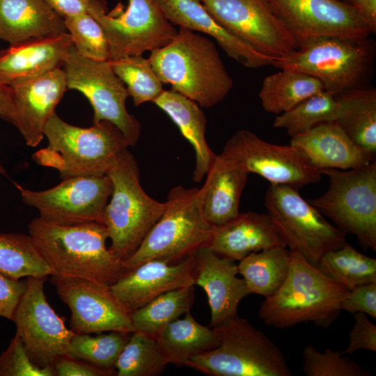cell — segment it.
Here are the masks:
<instances>
[{
	"mask_svg": "<svg viewBox=\"0 0 376 376\" xmlns=\"http://www.w3.org/2000/svg\"><path fill=\"white\" fill-rule=\"evenodd\" d=\"M28 228L36 249L53 275L111 285L126 272L123 260L107 246L109 233L104 224H58L39 217Z\"/></svg>",
	"mask_w": 376,
	"mask_h": 376,
	"instance_id": "1",
	"label": "cell"
},
{
	"mask_svg": "<svg viewBox=\"0 0 376 376\" xmlns=\"http://www.w3.org/2000/svg\"><path fill=\"white\" fill-rule=\"evenodd\" d=\"M148 60L162 84L201 107L223 101L233 87L215 43L184 26L167 45L152 51Z\"/></svg>",
	"mask_w": 376,
	"mask_h": 376,
	"instance_id": "2",
	"label": "cell"
},
{
	"mask_svg": "<svg viewBox=\"0 0 376 376\" xmlns=\"http://www.w3.org/2000/svg\"><path fill=\"white\" fill-rule=\"evenodd\" d=\"M347 292L300 254L290 251L285 281L273 295L265 298L258 315L266 325L279 329L308 322L327 328L339 316Z\"/></svg>",
	"mask_w": 376,
	"mask_h": 376,
	"instance_id": "3",
	"label": "cell"
},
{
	"mask_svg": "<svg viewBox=\"0 0 376 376\" xmlns=\"http://www.w3.org/2000/svg\"><path fill=\"white\" fill-rule=\"evenodd\" d=\"M43 132L48 145L34 152L33 159L56 169L63 179L106 175L117 155L130 146L121 131L109 121L81 127L65 122L56 112Z\"/></svg>",
	"mask_w": 376,
	"mask_h": 376,
	"instance_id": "4",
	"label": "cell"
},
{
	"mask_svg": "<svg viewBox=\"0 0 376 376\" xmlns=\"http://www.w3.org/2000/svg\"><path fill=\"white\" fill-rule=\"evenodd\" d=\"M164 210L139 247L123 261L128 272L150 260L179 263L207 246L214 226L205 218L199 188L173 187Z\"/></svg>",
	"mask_w": 376,
	"mask_h": 376,
	"instance_id": "5",
	"label": "cell"
},
{
	"mask_svg": "<svg viewBox=\"0 0 376 376\" xmlns=\"http://www.w3.org/2000/svg\"><path fill=\"white\" fill-rule=\"evenodd\" d=\"M106 175L113 189L104 224L111 241L109 249L123 261L139 247L162 214L165 204L143 190L136 160L127 148L117 155Z\"/></svg>",
	"mask_w": 376,
	"mask_h": 376,
	"instance_id": "6",
	"label": "cell"
},
{
	"mask_svg": "<svg viewBox=\"0 0 376 376\" xmlns=\"http://www.w3.org/2000/svg\"><path fill=\"white\" fill-rule=\"evenodd\" d=\"M219 344L185 366L211 376H291L276 344L238 314L213 327Z\"/></svg>",
	"mask_w": 376,
	"mask_h": 376,
	"instance_id": "7",
	"label": "cell"
},
{
	"mask_svg": "<svg viewBox=\"0 0 376 376\" xmlns=\"http://www.w3.org/2000/svg\"><path fill=\"white\" fill-rule=\"evenodd\" d=\"M376 46L370 37L325 38L275 59L272 65L308 74L335 95L368 87L374 70Z\"/></svg>",
	"mask_w": 376,
	"mask_h": 376,
	"instance_id": "8",
	"label": "cell"
},
{
	"mask_svg": "<svg viewBox=\"0 0 376 376\" xmlns=\"http://www.w3.org/2000/svg\"><path fill=\"white\" fill-rule=\"evenodd\" d=\"M265 205L285 246L315 267L325 253L347 242L346 234L329 223L298 189L271 184Z\"/></svg>",
	"mask_w": 376,
	"mask_h": 376,
	"instance_id": "9",
	"label": "cell"
},
{
	"mask_svg": "<svg viewBox=\"0 0 376 376\" xmlns=\"http://www.w3.org/2000/svg\"><path fill=\"white\" fill-rule=\"evenodd\" d=\"M327 190L308 201L345 234L376 251V162L348 170L322 169Z\"/></svg>",
	"mask_w": 376,
	"mask_h": 376,
	"instance_id": "10",
	"label": "cell"
},
{
	"mask_svg": "<svg viewBox=\"0 0 376 376\" xmlns=\"http://www.w3.org/2000/svg\"><path fill=\"white\" fill-rule=\"evenodd\" d=\"M88 13L104 31L111 60L151 52L167 45L178 32L155 0H128L125 10L118 3L109 13L106 1L92 0Z\"/></svg>",
	"mask_w": 376,
	"mask_h": 376,
	"instance_id": "11",
	"label": "cell"
},
{
	"mask_svg": "<svg viewBox=\"0 0 376 376\" xmlns=\"http://www.w3.org/2000/svg\"><path fill=\"white\" fill-rule=\"evenodd\" d=\"M62 66L67 88L79 91L89 101L93 109V123L111 122L121 131L130 146H135L141 126L126 108L128 91L109 61L86 58L72 45Z\"/></svg>",
	"mask_w": 376,
	"mask_h": 376,
	"instance_id": "12",
	"label": "cell"
},
{
	"mask_svg": "<svg viewBox=\"0 0 376 376\" xmlns=\"http://www.w3.org/2000/svg\"><path fill=\"white\" fill-rule=\"evenodd\" d=\"M47 277H26V285L13 313L16 335L33 363L53 366L66 355L75 332L68 329L46 299L44 283Z\"/></svg>",
	"mask_w": 376,
	"mask_h": 376,
	"instance_id": "13",
	"label": "cell"
},
{
	"mask_svg": "<svg viewBox=\"0 0 376 376\" xmlns=\"http://www.w3.org/2000/svg\"><path fill=\"white\" fill-rule=\"evenodd\" d=\"M219 155L239 164L249 173L260 175L271 184L296 189L319 182L322 175L321 170L314 167L290 144L267 142L247 130L236 132Z\"/></svg>",
	"mask_w": 376,
	"mask_h": 376,
	"instance_id": "14",
	"label": "cell"
},
{
	"mask_svg": "<svg viewBox=\"0 0 376 376\" xmlns=\"http://www.w3.org/2000/svg\"><path fill=\"white\" fill-rule=\"evenodd\" d=\"M15 185L24 204L37 209L41 218L58 224H104V210L113 189L107 175L68 178L43 191Z\"/></svg>",
	"mask_w": 376,
	"mask_h": 376,
	"instance_id": "15",
	"label": "cell"
},
{
	"mask_svg": "<svg viewBox=\"0 0 376 376\" xmlns=\"http://www.w3.org/2000/svg\"><path fill=\"white\" fill-rule=\"evenodd\" d=\"M298 48L325 38H364L373 34L341 0H267Z\"/></svg>",
	"mask_w": 376,
	"mask_h": 376,
	"instance_id": "16",
	"label": "cell"
},
{
	"mask_svg": "<svg viewBox=\"0 0 376 376\" xmlns=\"http://www.w3.org/2000/svg\"><path fill=\"white\" fill-rule=\"evenodd\" d=\"M223 27L274 60L298 49L267 0H198Z\"/></svg>",
	"mask_w": 376,
	"mask_h": 376,
	"instance_id": "17",
	"label": "cell"
},
{
	"mask_svg": "<svg viewBox=\"0 0 376 376\" xmlns=\"http://www.w3.org/2000/svg\"><path fill=\"white\" fill-rule=\"evenodd\" d=\"M51 281L71 311L70 329L75 334L134 331L132 312L113 294L110 285L58 275H52Z\"/></svg>",
	"mask_w": 376,
	"mask_h": 376,
	"instance_id": "18",
	"label": "cell"
},
{
	"mask_svg": "<svg viewBox=\"0 0 376 376\" xmlns=\"http://www.w3.org/2000/svg\"><path fill=\"white\" fill-rule=\"evenodd\" d=\"M8 86L14 112L13 124L26 144L36 147L45 137V124L68 89L65 72L58 68Z\"/></svg>",
	"mask_w": 376,
	"mask_h": 376,
	"instance_id": "19",
	"label": "cell"
},
{
	"mask_svg": "<svg viewBox=\"0 0 376 376\" xmlns=\"http://www.w3.org/2000/svg\"><path fill=\"white\" fill-rule=\"evenodd\" d=\"M238 274L235 261L219 256L207 246L194 255V282L207 295L211 327L237 315L240 301L251 294Z\"/></svg>",
	"mask_w": 376,
	"mask_h": 376,
	"instance_id": "20",
	"label": "cell"
},
{
	"mask_svg": "<svg viewBox=\"0 0 376 376\" xmlns=\"http://www.w3.org/2000/svg\"><path fill=\"white\" fill-rule=\"evenodd\" d=\"M194 285L193 255L175 263L146 261L126 272L110 288L132 312L163 293Z\"/></svg>",
	"mask_w": 376,
	"mask_h": 376,
	"instance_id": "21",
	"label": "cell"
},
{
	"mask_svg": "<svg viewBox=\"0 0 376 376\" xmlns=\"http://www.w3.org/2000/svg\"><path fill=\"white\" fill-rule=\"evenodd\" d=\"M72 45L68 32L10 44L0 51V83L8 86L61 68Z\"/></svg>",
	"mask_w": 376,
	"mask_h": 376,
	"instance_id": "22",
	"label": "cell"
},
{
	"mask_svg": "<svg viewBox=\"0 0 376 376\" xmlns=\"http://www.w3.org/2000/svg\"><path fill=\"white\" fill-rule=\"evenodd\" d=\"M169 22L212 37L231 58L246 68L272 65L274 59L253 49L219 24L198 0H155Z\"/></svg>",
	"mask_w": 376,
	"mask_h": 376,
	"instance_id": "23",
	"label": "cell"
},
{
	"mask_svg": "<svg viewBox=\"0 0 376 376\" xmlns=\"http://www.w3.org/2000/svg\"><path fill=\"white\" fill-rule=\"evenodd\" d=\"M290 144L320 170H348L375 161L349 137L336 121L321 124L291 137Z\"/></svg>",
	"mask_w": 376,
	"mask_h": 376,
	"instance_id": "24",
	"label": "cell"
},
{
	"mask_svg": "<svg viewBox=\"0 0 376 376\" xmlns=\"http://www.w3.org/2000/svg\"><path fill=\"white\" fill-rule=\"evenodd\" d=\"M277 246H285L269 215L248 212L214 226L207 247L221 256L240 261L251 253Z\"/></svg>",
	"mask_w": 376,
	"mask_h": 376,
	"instance_id": "25",
	"label": "cell"
},
{
	"mask_svg": "<svg viewBox=\"0 0 376 376\" xmlns=\"http://www.w3.org/2000/svg\"><path fill=\"white\" fill-rule=\"evenodd\" d=\"M248 175L239 164L217 155L200 188L203 213L209 223L219 226L240 214V198Z\"/></svg>",
	"mask_w": 376,
	"mask_h": 376,
	"instance_id": "26",
	"label": "cell"
},
{
	"mask_svg": "<svg viewBox=\"0 0 376 376\" xmlns=\"http://www.w3.org/2000/svg\"><path fill=\"white\" fill-rule=\"evenodd\" d=\"M65 32L64 18L45 0H0V39L10 44Z\"/></svg>",
	"mask_w": 376,
	"mask_h": 376,
	"instance_id": "27",
	"label": "cell"
},
{
	"mask_svg": "<svg viewBox=\"0 0 376 376\" xmlns=\"http://www.w3.org/2000/svg\"><path fill=\"white\" fill-rule=\"evenodd\" d=\"M153 103L168 115L192 146L196 155L193 180L201 182L217 156L206 141L203 111L196 102L173 90L164 91Z\"/></svg>",
	"mask_w": 376,
	"mask_h": 376,
	"instance_id": "28",
	"label": "cell"
},
{
	"mask_svg": "<svg viewBox=\"0 0 376 376\" xmlns=\"http://www.w3.org/2000/svg\"><path fill=\"white\" fill-rule=\"evenodd\" d=\"M169 363L182 366L191 358L217 347L213 329L198 323L190 311L163 327L155 336Z\"/></svg>",
	"mask_w": 376,
	"mask_h": 376,
	"instance_id": "29",
	"label": "cell"
},
{
	"mask_svg": "<svg viewBox=\"0 0 376 376\" xmlns=\"http://www.w3.org/2000/svg\"><path fill=\"white\" fill-rule=\"evenodd\" d=\"M340 102L336 122L358 146L376 156V90L363 88L336 95Z\"/></svg>",
	"mask_w": 376,
	"mask_h": 376,
	"instance_id": "30",
	"label": "cell"
},
{
	"mask_svg": "<svg viewBox=\"0 0 376 376\" xmlns=\"http://www.w3.org/2000/svg\"><path fill=\"white\" fill-rule=\"evenodd\" d=\"M280 70L264 79L259 91L261 105L268 113L281 114L324 90L320 80L308 74Z\"/></svg>",
	"mask_w": 376,
	"mask_h": 376,
	"instance_id": "31",
	"label": "cell"
},
{
	"mask_svg": "<svg viewBox=\"0 0 376 376\" xmlns=\"http://www.w3.org/2000/svg\"><path fill=\"white\" fill-rule=\"evenodd\" d=\"M290 263V250L277 246L249 254L239 261L237 268L250 293L267 298L283 285Z\"/></svg>",
	"mask_w": 376,
	"mask_h": 376,
	"instance_id": "32",
	"label": "cell"
},
{
	"mask_svg": "<svg viewBox=\"0 0 376 376\" xmlns=\"http://www.w3.org/2000/svg\"><path fill=\"white\" fill-rule=\"evenodd\" d=\"M316 267L347 290L376 283V259L359 252L347 242L325 253Z\"/></svg>",
	"mask_w": 376,
	"mask_h": 376,
	"instance_id": "33",
	"label": "cell"
},
{
	"mask_svg": "<svg viewBox=\"0 0 376 376\" xmlns=\"http://www.w3.org/2000/svg\"><path fill=\"white\" fill-rule=\"evenodd\" d=\"M194 285L163 293L131 313L134 331L155 335L166 324L190 311Z\"/></svg>",
	"mask_w": 376,
	"mask_h": 376,
	"instance_id": "34",
	"label": "cell"
},
{
	"mask_svg": "<svg viewBox=\"0 0 376 376\" xmlns=\"http://www.w3.org/2000/svg\"><path fill=\"white\" fill-rule=\"evenodd\" d=\"M0 272L16 280L54 274L30 235L19 233H0Z\"/></svg>",
	"mask_w": 376,
	"mask_h": 376,
	"instance_id": "35",
	"label": "cell"
},
{
	"mask_svg": "<svg viewBox=\"0 0 376 376\" xmlns=\"http://www.w3.org/2000/svg\"><path fill=\"white\" fill-rule=\"evenodd\" d=\"M339 111L340 102L336 95L324 90L276 115L273 127L285 130L293 137L321 124L336 121Z\"/></svg>",
	"mask_w": 376,
	"mask_h": 376,
	"instance_id": "36",
	"label": "cell"
},
{
	"mask_svg": "<svg viewBox=\"0 0 376 376\" xmlns=\"http://www.w3.org/2000/svg\"><path fill=\"white\" fill-rule=\"evenodd\" d=\"M168 364L155 336L134 331L114 368L118 376H156L160 375Z\"/></svg>",
	"mask_w": 376,
	"mask_h": 376,
	"instance_id": "37",
	"label": "cell"
},
{
	"mask_svg": "<svg viewBox=\"0 0 376 376\" xmlns=\"http://www.w3.org/2000/svg\"><path fill=\"white\" fill-rule=\"evenodd\" d=\"M113 72L125 85L133 103L138 107L154 101L164 91L148 58L142 55L109 60Z\"/></svg>",
	"mask_w": 376,
	"mask_h": 376,
	"instance_id": "38",
	"label": "cell"
},
{
	"mask_svg": "<svg viewBox=\"0 0 376 376\" xmlns=\"http://www.w3.org/2000/svg\"><path fill=\"white\" fill-rule=\"evenodd\" d=\"M131 333L111 331L109 334H75L67 355L95 366L115 370L117 359Z\"/></svg>",
	"mask_w": 376,
	"mask_h": 376,
	"instance_id": "39",
	"label": "cell"
},
{
	"mask_svg": "<svg viewBox=\"0 0 376 376\" xmlns=\"http://www.w3.org/2000/svg\"><path fill=\"white\" fill-rule=\"evenodd\" d=\"M68 33L77 52L96 61L111 60L109 46L104 31L88 13L64 18Z\"/></svg>",
	"mask_w": 376,
	"mask_h": 376,
	"instance_id": "40",
	"label": "cell"
},
{
	"mask_svg": "<svg viewBox=\"0 0 376 376\" xmlns=\"http://www.w3.org/2000/svg\"><path fill=\"white\" fill-rule=\"evenodd\" d=\"M302 370L307 376H368L370 372L341 351L330 348L324 352L313 345L303 350Z\"/></svg>",
	"mask_w": 376,
	"mask_h": 376,
	"instance_id": "41",
	"label": "cell"
},
{
	"mask_svg": "<svg viewBox=\"0 0 376 376\" xmlns=\"http://www.w3.org/2000/svg\"><path fill=\"white\" fill-rule=\"evenodd\" d=\"M0 376H56L53 366L39 367L29 358L15 334L0 356Z\"/></svg>",
	"mask_w": 376,
	"mask_h": 376,
	"instance_id": "42",
	"label": "cell"
},
{
	"mask_svg": "<svg viewBox=\"0 0 376 376\" xmlns=\"http://www.w3.org/2000/svg\"><path fill=\"white\" fill-rule=\"evenodd\" d=\"M354 316V324L349 334V343L343 353L351 354L359 350L375 352L376 325L363 313H355Z\"/></svg>",
	"mask_w": 376,
	"mask_h": 376,
	"instance_id": "43",
	"label": "cell"
},
{
	"mask_svg": "<svg viewBox=\"0 0 376 376\" xmlns=\"http://www.w3.org/2000/svg\"><path fill=\"white\" fill-rule=\"evenodd\" d=\"M341 310L350 313L361 312L376 318V283L348 290L340 304Z\"/></svg>",
	"mask_w": 376,
	"mask_h": 376,
	"instance_id": "44",
	"label": "cell"
},
{
	"mask_svg": "<svg viewBox=\"0 0 376 376\" xmlns=\"http://www.w3.org/2000/svg\"><path fill=\"white\" fill-rule=\"evenodd\" d=\"M53 367L56 376H111L114 370L101 368L68 355L58 357Z\"/></svg>",
	"mask_w": 376,
	"mask_h": 376,
	"instance_id": "45",
	"label": "cell"
},
{
	"mask_svg": "<svg viewBox=\"0 0 376 376\" xmlns=\"http://www.w3.org/2000/svg\"><path fill=\"white\" fill-rule=\"evenodd\" d=\"M26 285V280L13 279L0 272V318L11 320Z\"/></svg>",
	"mask_w": 376,
	"mask_h": 376,
	"instance_id": "46",
	"label": "cell"
},
{
	"mask_svg": "<svg viewBox=\"0 0 376 376\" xmlns=\"http://www.w3.org/2000/svg\"><path fill=\"white\" fill-rule=\"evenodd\" d=\"M63 18L87 14L92 0H45Z\"/></svg>",
	"mask_w": 376,
	"mask_h": 376,
	"instance_id": "47",
	"label": "cell"
},
{
	"mask_svg": "<svg viewBox=\"0 0 376 376\" xmlns=\"http://www.w3.org/2000/svg\"><path fill=\"white\" fill-rule=\"evenodd\" d=\"M369 26L376 32V0H348L347 2Z\"/></svg>",
	"mask_w": 376,
	"mask_h": 376,
	"instance_id": "48",
	"label": "cell"
},
{
	"mask_svg": "<svg viewBox=\"0 0 376 376\" xmlns=\"http://www.w3.org/2000/svg\"><path fill=\"white\" fill-rule=\"evenodd\" d=\"M0 118L13 123L14 112L9 88L0 83Z\"/></svg>",
	"mask_w": 376,
	"mask_h": 376,
	"instance_id": "49",
	"label": "cell"
},
{
	"mask_svg": "<svg viewBox=\"0 0 376 376\" xmlns=\"http://www.w3.org/2000/svg\"><path fill=\"white\" fill-rule=\"evenodd\" d=\"M0 173L5 175V170L3 169V166L0 165Z\"/></svg>",
	"mask_w": 376,
	"mask_h": 376,
	"instance_id": "50",
	"label": "cell"
},
{
	"mask_svg": "<svg viewBox=\"0 0 376 376\" xmlns=\"http://www.w3.org/2000/svg\"><path fill=\"white\" fill-rule=\"evenodd\" d=\"M341 1H345L346 3L348 1V0H341Z\"/></svg>",
	"mask_w": 376,
	"mask_h": 376,
	"instance_id": "51",
	"label": "cell"
}]
</instances>
